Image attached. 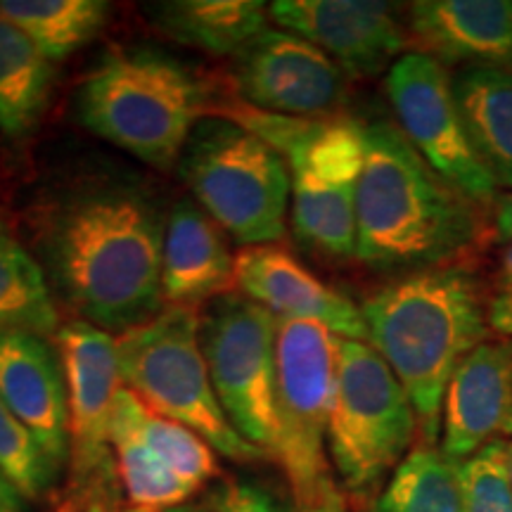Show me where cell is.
I'll return each instance as SVG.
<instances>
[{"instance_id": "obj_14", "label": "cell", "mask_w": 512, "mask_h": 512, "mask_svg": "<svg viewBox=\"0 0 512 512\" xmlns=\"http://www.w3.org/2000/svg\"><path fill=\"white\" fill-rule=\"evenodd\" d=\"M268 17L280 29L323 50L349 79L392 69L411 43L408 24L392 3L375 0H278Z\"/></svg>"}, {"instance_id": "obj_24", "label": "cell", "mask_w": 512, "mask_h": 512, "mask_svg": "<svg viewBox=\"0 0 512 512\" xmlns=\"http://www.w3.org/2000/svg\"><path fill=\"white\" fill-rule=\"evenodd\" d=\"M60 328L53 287L41 261L0 221V337H50Z\"/></svg>"}, {"instance_id": "obj_4", "label": "cell", "mask_w": 512, "mask_h": 512, "mask_svg": "<svg viewBox=\"0 0 512 512\" xmlns=\"http://www.w3.org/2000/svg\"><path fill=\"white\" fill-rule=\"evenodd\" d=\"M207 107V86L188 67L147 48L105 57L76 95L88 131L159 171L178 166Z\"/></svg>"}, {"instance_id": "obj_36", "label": "cell", "mask_w": 512, "mask_h": 512, "mask_svg": "<svg viewBox=\"0 0 512 512\" xmlns=\"http://www.w3.org/2000/svg\"><path fill=\"white\" fill-rule=\"evenodd\" d=\"M508 467H510V479H512V439L508 441Z\"/></svg>"}, {"instance_id": "obj_15", "label": "cell", "mask_w": 512, "mask_h": 512, "mask_svg": "<svg viewBox=\"0 0 512 512\" xmlns=\"http://www.w3.org/2000/svg\"><path fill=\"white\" fill-rule=\"evenodd\" d=\"M512 437V337L486 339L448 380L441 403V453L463 463Z\"/></svg>"}, {"instance_id": "obj_32", "label": "cell", "mask_w": 512, "mask_h": 512, "mask_svg": "<svg viewBox=\"0 0 512 512\" xmlns=\"http://www.w3.org/2000/svg\"><path fill=\"white\" fill-rule=\"evenodd\" d=\"M491 330L498 335L512 337V240L501 245L494 285L489 294Z\"/></svg>"}, {"instance_id": "obj_17", "label": "cell", "mask_w": 512, "mask_h": 512, "mask_svg": "<svg viewBox=\"0 0 512 512\" xmlns=\"http://www.w3.org/2000/svg\"><path fill=\"white\" fill-rule=\"evenodd\" d=\"M0 396L62 472L69 465L67 382L60 351L48 337H0Z\"/></svg>"}, {"instance_id": "obj_12", "label": "cell", "mask_w": 512, "mask_h": 512, "mask_svg": "<svg viewBox=\"0 0 512 512\" xmlns=\"http://www.w3.org/2000/svg\"><path fill=\"white\" fill-rule=\"evenodd\" d=\"M242 105L283 117H335L349 76L323 50L285 29L268 27L230 64Z\"/></svg>"}, {"instance_id": "obj_27", "label": "cell", "mask_w": 512, "mask_h": 512, "mask_svg": "<svg viewBox=\"0 0 512 512\" xmlns=\"http://www.w3.org/2000/svg\"><path fill=\"white\" fill-rule=\"evenodd\" d=\"M136 422L147 444L155 448L195 491H200L211 477L219 475L216 451L190 427L157 415L143 401L138 406Z\"/></svg>"}, {"instance_id": "obj_33", "label": "cell", "mask_w": 512, "mask_h": 512, "mask_svg": "<svg viewBox=\"0 0 512 512\" xmlns=\"http://www.w3.org/2000/svg\"><path fill=\"white\" fill-rule=\"evenodd\" d=\"M494 233L501 245L512 240V192H498L494 202Z\"/></svg>"}, {"instance_id": "obj_37", "label": "cell", "mask_w": 512, "mask_h": 512, "mask_svg": "<svg viewBox=\"0 0 512 512\" xmlns=\"http://www.w3.org/2000/svg\"><path fill=\"white\" fill-rule=\"evenodd\" d=\"M126 512H147V510H136V508H131V510H126Z\"/></svg>"}, {"instance_id": "obj_5", "label": "cell", "mask_w": 512, "mask_h": 512, "mask_svg": "<svg viewBox=\"0 0 512 512\" xmlns=\"http://www.w3.org/2000/svg\"><path fill=\"white\" fill-rule=\"evenodd\" d=\"M290 166L292 230L302 245L335 259L356 256V197L366 159L363 126L354 119H302L228 105L219 112Z\"/></svg>"}, {"instance_id": "obj_35", "label": "cell", "mask_w": 512, "mask_h": 512, "mask_svg": "<svg viewBox=\"0 0 512 512\" xmlns=\"http://www.w3.org/2000/svg\"><path fill=\"white\" fill-rule=\"evenodd\" d=\"M169 512H214L209 508V505H190V503H185V505H181V508H174V510H169Z\"/></svg>"}, {"instance_id": "obj_21", "label": "cell", "mask_w": 512, "mask_h": 512, "mask_svg": "<svg viewBox=\"0 0 512 512\" xmlns=\"http://www.w3.org/2000/svg\"><path fill=\"white\" fill-rule=\"evenodd\" d=\"M140 399L121 387L112 408L110 441L119 484L136 510L169 512L190 501L195 489L143 439L136 413Z\"/></svg>"}, {"instance_id": "obj_22", "label": "cell", "mask_w": 512, "mask_h": 512, "mask_svg": "<svg viewBox=\"0 0 512 512\" xmlns=\"http://www.w3.org/2000/svg\"><path fill=\"white\" fill-rule=\"evenodd\" d=\"M157 29L216 57L238 55L268 29V5L256 0H171L147 8Z\"/></svg>"}, {"instance_id": "obj_28", "label": "cell", "mask_w": 512, "mask_h": 512, "mask_svg": "<svg viewBox=\"0 0 512 512\" xmlns=\"http://www.w3.org/2000/svg\"><path fill=\"white\" fill-rule=\"evenodd\" d=\"M0 470L27 501L46 496L60 477V470L50 463L27 427L15 418L3 396H0Z\"/></svg>"}, {"instance_id": "obj_13", "label": "cell", "mask_w": 512, "mask_h": 512, "mask_svg": "<svg viewBox=\"0 0 512 512\" xmlns=\"http://www.w3.org/2000/svg\"><path fill=\"white\" fill-rule=\"evenodd\" d=\"M69 406V472L72 482L117 477L110 441L112 408L121 389L117 337L83 320L55 335Z\"/></svg>"}, {"instance_id": "obj_2", "label": "cell", "mask_w": 512, "mask_h": 512, "mask_svg": "<svg viewBox=\"0 0 512 512\" xmlns=\"http://www.w3.org/2000/svg\"><path fill=\"white\" fill-rule=\"evenodd\" d=\"M356 259L375 271L448 266L484 238V207L444 181L392 121L363 126Z\"/></svg>"}, {"instance_id": "obj_1", "label": "cell", "mask_w": 512, "mask_h": 512, "mask_svg": "<svg viewBox=\"0 0 512 512\" xmlns=\"http://www.w3.org/2000/svg\"><path fill=\"white\" fill-rule=\"evenodd\" d=\"M164 233L166 219L145 190L93 183L41 219V266L79 320L124 335L164 309Z\"/></svg>"}, {"instance_id": "obj_18", "label": "cell", "mask_w": 512, "mask_h": 512, "mask_svg": "<svg viewBox=\"0 0 512 512\" xmlns=\"http://www.w3.org/2000/svg\"><path fill=\"white\" fill-rule=\"evenodd\" d=\"M406 24L415 50L444 67L512 69V0H420Z\"/></svg>"}, {"instance_id": "obj_29", "label": "cell", "mask_w": 512, "mask_h": 512, "mask_svg": "<svg viewBox=\"0 0 512 512\" xmlns=\"http://www.w3.org/2000/svg\"><path fill=\"white\" fill-rule=\"evenodd\" d=\"M465 512H512L508 441H494L458 463Z\"/></svg>"}, {"instance_id": "obj_7", "label": "cell", "mask_w": 512, "mask_h": 512, "mask_svg": "<svg viewBox=\"0 0 512 512\" xmlns=\"http://www.w3.org/2000/svg\"><path fill=\"white\" fill-rule=\"evenodd\" d=\"M178 174L197 204L245 247L278 245L292 202L290 166L271 145L226 117L190 133Z\"/></svg>"}, {"instance_id": "obj_6", "label": "cell", "mask_w": 512, "mask_h": 512, "mask_svg": "<svg viewBox=\"0 0 512 512\" xmlns=\"http://www.w3.org/2000/svg\"><path fill=\"white\" fill-rule=\"evenodd\" d=\"M339 339L311 320L278 318L273 458L290 484L294 512H347L328 451Z\"/></svg>"}, {"instance_id": "obj_16", "label": "cell", "mask_w": 512, "mask_h": 512, "mask_svg": "<svg viewBox=\"0 0 512 512\" xmlns=\"http://www.w3.org/2000/svg\"><path fill=\"white\" fill-rule=\"evenodd\" d=\"M235 283L247 299L275 318L311 320L342 339L368 342L361 306L337 292L280 245L242 247L235 256Z\"/></svg>"}, {"instance_id": "obj_11", "label": "cell", "mask_w": 512, "mask_h": 512, "mask_svg": "<svg viewBox=\"0 0 512 512\" xmlns=\"http://www.w3.org/2000/svg\"><path fill=\"white\" fill-rule=\"evenodd\" d=\"M384 86L396 126L418 155L479 207H494L501 190L472 150L444 64L411 50L389 69Z\"/></svg>"}, {"instance_id": "obj_20", "label": "cell", "mask_w": 512, "mask_h": 512, "mask_svg": "<svg viewBox=\"0 0 512 512\" xmlns=\"http://www.w3.org/2000/svg\"><path fill=\"white\" fill-rule=\"evenodd\" d=\"M451 81L472 150L496 188L512 192V69L458 67Z\"/></svg>"}, {"instance_id": "obj_19", "label": "cell", "mask_w": 512, "mask_h": 512, "mask_svg": "<svg viewBox=\"0 0 512 512\" xmlns=\"http://www.w3.org/2000/svg\"><path fill=\"white\" fill-rule=\"evenodd\" d=\"M235 256L223 228L197 202L181 200L166 216L162 294L166 306L214 302L233 292Z\"/></svg>"}, {"instance_id": "obj_26", "label": "cell", "mask_w": 512, "mask_h": 512, "mask_svg": "<svg viewBox=\"0 0 512 512\" xmlns=\"http://www.w3.org/2000/svg\"><path fill=\"white\" fill-rule=\"evenodd\" d=\"M373 512H465L458 463L441 448H413L384 484Z\"/></svg>"}, {"instance_id": "obj_9", "label": "cell", "mask_w": 512, "mask_h": 512, "mask_svg": "<svg viewBox=\"0 0 512 512\" xmlns=\"http://www.w3.org/2000/svg\"><path fill=\"white\" fill-rule=\"evenodd\" d=\"M418 432L413 403L387 361L358 339H339L328 451L337 482L354 498L384 489Z\"/></svg>"}, {"instance_id": "obj_31", "label": "cell", "mask_w": 512, "mask_h": 512, "mask_svg": "<svg viewBox=\"0 0 512 512\" xmlns=\"http://www.w3.org/2000/svg\"><path fill=\"white\" fill-rule=\"evenodd\" d=\"M117 482L119 477L72 482L53 512H119Z\"/></svg>"}, {"instance_id": "obj_3", "label": "cell", "mask_w": 512, "mask_h": 512, "mask_svg": "<svg viewBox=\"0 0 512 512\" xmlns=\"http://www.w3.org/2000/svg\"><path fill=\"white\" fill-rule=\"evenodd\" d=\"M361 313L368 344L406 389L422 439L432 446L448 380L470 351L491 339L482 280L453 264L403 273L370 294Z\"/></svg>"}, {"instance_id": "obj_8", "label": "cell", "mask_w": 512, "mask_h": 512, "mask_svg": "<svg viewBox=\"0 0 512 512\" xmlns=\"http://www.w3.org/2000/svg\"><path fill=\"white\" fill-rule=\"evenodd\" d=\"M202 316L190 306H164L155 318L117 335L119 370L150 411L197 432L230 460H261L264 451L233 430L211 384L202 351Z\"/></svg>"}, {"instance_id": "obj_34", "label": "cell", "mask_w": 512, "mask_h": 512, "mask_svg": "<svg viewBox=\"0 0 512 512\" xmlns=\"http://www.w3.org/2000/svg\"><path fill=\"white\" fill-rule=\"evenodd\" d=\"M0 512H27V498L0 470Z\"/></svg>"}, {"instance_id": "obj_23", "label": "cell", "mask_w": 512, "mask_h": 512, "mask_svg": "<svg viewBox=\"0 0 512 512\" xmlns=\"http://www.w3.org/2000/svg\"><path fill=\"white\" fill-rule=\"evenodd\" d=\"M55 83V62L0 15V131L27 138L41 124Z\"/></svg>"}, {"instance_id": "obj_30", "label": "cell", "mask_w": 512, "mask_h": 512, "mask_svg": "<svg viewBox=\"0 0 512 512\" xmlns=\"http://www.w3.org/2000/svg\"><path fill=\"white\" fill-rule=\"evenodd\" d=\"M209 508L214 512H294L271 489L245 477L223 479L211 491Z\"/></svg>"}, {"instance_id": "obj_10", "label": "cell", "mask_w": 512, "mask_h": 512, "mask_svg": "<svg viewBox=\"0 0 512 512\" xmlns=\"http://www.w3.org/2000/svg\"><path fill=\"white\" fill-rule=\"evenodd\" d=\"M202 351L233 430L273 458L278 318L245 294H223L202 316Z\"/></svg>"}, {"instance_id": "obj_25", "label": "cell", "mask_w": 512, "mask_h": 512, "mask_svg": "<svg viewBox=\"0 0 512 512\" xmlns=\"http://www.w3.org/2000/svg\"><path fill=\"white\" fill-rule=\"evenodd\" d=\"M0 15L22 29L50 62H60L100 34L110 5L102 0H0Z\"/></svg>"}]
</instances>
